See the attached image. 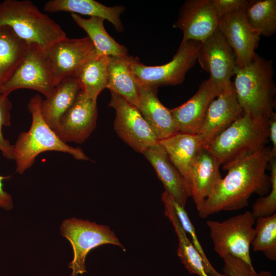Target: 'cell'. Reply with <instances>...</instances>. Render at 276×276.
<instances>
[{"instance_id":"cell-28","label":"cell","mask_w":276,"mask_h":276,"mask_svg":"<svg viewBox=\"0 0 276 276\" xmlns=\"http://www.w3.org/2000/svg\"><path fill=\"white\" fill-rule=\"evenodd\" d=\"M108 61V56L96 55L78 73L76 78L88 98L97 100L100 93L107 87Z\"/></svg>"},{"instance_id":"cell-25","label":"cell","mask_w":276,"mask_h":276,"mask_svg":"<svg viewBox=\"0 0 276 276\" xmlns=\"http://www.w3.org/2000/svg\"><path fill=\"white\" fill-rule=\"evenodd\" d=\"M162 201L165 207V215L172 224L178 239L177 254L187 270L191 274L199 276H209L205 269L201 257L188 237L170 202L167 193L162 194Z\"/></svg>"},{"instance_id":"cell-36","label":"cell","mask_w":276,"mask_h":276,"mask_svg":"<svg viewBox=\"0 0 276 276\" xmlns=\"http://www.w3.org/2000/svg\"><path fill=\"white\" fill-rule=\"evenodd\" d=\"M10 177L11 176L0 175V208L5 210L11 209L13 205L11 196L3 189V181Z\"/></svg>"},{"instance_id":"cell-30","label":"cell","mask_w":276,"mask_h":276,"mask_svg":"<svg viewBox=\"0 0 276 276\" xmlns=\"http://www.w3.org/2000/svg\"><path fill=\"white\" fill-rule=\"evenodd\" d=\"M255 236L251 245L254 251H262L269 259H276V213L256 219Z\"/></svg>"},{"instance_id":"cell-16","label":"cell","mask_w":276,"mask_h":276,"mask_svg":"<svg viewBox=\"0 0 276 276\" xmlns=\"http://www.w3.org/2000/svg\"><path fill=\"white\" fill-rule=\"evenodd\" d=\"M243 113L232 84L210 104L197 134L200 135L206 147L217 135Z\"/></svg>"},{"instance_id":"cell-17","label":"cell","mask_w":276,"mask_h":276,"mask_svg":"<svg viewBox=\"0 0 276 276\" xmlns=\"http://www.w3.org/2000/svg\"><path fill=\"white\" fill-rule=\"evenodd\" d=\"M223 91L209 78L187 101L170 109L179 132L197 134L211 102Z\"/></svg>"},{"instance_id":"cell-22","label":"cell","mask_w":276,"mask_h":276,"mask_svg":"<svg viewBox=\"0 0 276 276\" xmlns=\"http://www.w3.org/2000/svg\"><path fill=\"white\" fill-rule=\"evenodd\" d=\"M82 90L76 77L63 79L49 97L42 99L40 110L48 125L55 131L60 120L72 107Z\"/></svg>"},{"instance_id":"cell-29","label":"cell","mask_w":276,"mask_h":276,"mask_svg":"<svg viewBox=\"0 0 276 276\" xmlns=\"http://www.w3.org/2000/svg\"><path fill=\"white\" fill-rule=\"evenodd\" d=\"M246 18L260 36L270 37L276 32V1H249L245 8Z\"/></svg>"},{"instance_id":"cell-34","label":"cell","mask_w":276,"mask_h":276,"mask_svg":"<svg viewBox=\"0 0 276 276\" xmlns=\"http://www.w3.org/2000/svg\"><path fill=\"white\" fill-rule=\"evenodd\" d=\"M224 261L223 271L227 276H251L254 267L250 266L243 261L231 255L222 258Z\"/></svg>"},{"instance_id":"cell-31","label":"cell","mask_w":276,"mask_h":276,"mask_svg":"<svg viewBox=\"0 0 276 276\" xmlns=\"http://www.w3.org/2000/svg\"><path fill=\"white\" fill-rule=\"evenodd\" d=\"M168 198L173 206L180 224L186 232L191 237L193 245L201 257L205 271L209 276H227L218 272L211 265L196 235L195 228L191 222L185 208L179 205L168 193Z\"/></svg>"},{"instance_id":"cell-14","label":"cell","mask_w":276,"mask_h":276,"mask_svg":"<svg viewBox=\"0 0 276 276\" xmlns=\"http://www.w3.org/2000/svg\"><path fill=\"white\" fill-rule=\"evenodd\" d=\"M220 18L213 0H188L181 6L173 27L182 31L181 42H201L218 29Z\"/></svg>"},{"instance_id":"cell-37","label":"cell","mask_w":276,"mask_h":276,"mask_svg":"<svg viewBox=\"0 0 276 276\" xmlns=\"http://www.w3.org/2000/svg\"><path fill=\"white\" fill-rule=\"evenodd\" d=\"M268 139L271 142V156L276 158V113L274 112L269 119Z\"/></svg>"},{"instance_id":"cell-11","label":"cell","mask_w":276,"mask_h":276,"mask_svg":"<svg viewBox=\"0 0 276 276\" xmlns=\"http://www.w3.org/2000/svg\"><path fill=\"white\" fill-rule=\"evenodd\" d=\"M55 87L64 79L76 77L82 66L97 54L89 38L67 36L45 50Z\"/></svg>"},{"instance_id":"cell-1","label":"cell","mask_w":276,"mask_h":276,"mask_svg":"<svg viewBox=\"0 0 276 276\" xmlns=\"http://www.w3.org/2000/svg\"><path fill=\"white\" fill-rule=\"evenodd\" d=\"M270 152L271 147L265 146L229 166L225 177L198 211L199 217L205 218L220 211L240 210L248 205L252 194L267 195L271 188L270 176L266 173Z\"/></svg>"},{"instance_id":"cell-19","label":"cell","mask_w":276,"mask_h":276,"mask_svg":"<svg viewBox=\"0 0 276 276\" xmlns=\"http://www.w3.org/2000/svg\"><path fill=\"white\" fill-rule=\"evenodd\" d=\"M157 90V88L145 86L139 82L137 108L159 141L179 131L170 109L158 99Z\"/></svg>"},{"instance_id":"cell-8","label":"cell","mask_w":276,"mask_h":276,"mask_svg":"<svg viewBox=\"0 0 276 276\" xmlns=\"http://www.w3.org/2000/svg\"><path fill=\"white\" fill-rule=\"evenodd\" d=\"M200 43L194 40L181 42L172 60L160 65H146L132 56L131 71L141 83L149 87L180 84L197 61Z\"/></svg>"},{"instance_id":"cell-26","label":"cell","mask_w":276,"mask_h":276,"mask_svg":"<svg viewBox=\"0 0 276 276\" xmlns=\"http://www.w3.org/2000/svg\"><path fill=\"white\" fill-rule=\"evenodd\" d=\"M29 44L7 26H0V90L22 61Z\"/></svg>"},{"instance_id":"cell-18","label":"cell","mask_w":276,"mask_h":276,"mask_svg":"<svg viewBox=\"0 0 276 276\" xmlns=\"http://www.w3.org/2000/svg\"><path fill=\"white\" fill-rule=\"evenodd\" d=\"M151 164L166 192L181 206L185 208L191 189L172 164L167 153L158 142L142 153Z\"/></svg>"},{"instance_id":"cell-10","label":"cell","mask_w":276,"mask_h":276,"mask_svg":"<svg viewBox=\"0 0 276 276\" xmlns=\"http://www.w3.org/2000/svg\"><path fill=\"white\" fill-rule=\"evenodd\" d=\"M109 106L116 111L114 129L118 135L135 151L142 153L158 140L135 106L117 94L110 91Z\"/></svg>"},{"instance_id":"cell-33","label":"cell","mask_w":276,"mask_h":276,"mask_svg":"<svg viewBox=\"0 0 276 276\" xmlns=\"http://www.w3.org/2000/svg\"><path fill=\"white\" fill-rule=\"evenodd\" d=\"M12 107V103L8 97L0 95V151L9 159H13V145L4 136L3 127L11 125Z\"/></svg>"},{"instance_id":"cell-15","label":"cell","mask_w":276,"mask_h":276,"mask_svg":"<svg viewBox=\"0 0 276 276\" xmlns=\"http://www.w3.org/2000/svg\"><path fill=\"white\" fill-rule=\"evenodd\" d=\"M97 100L82 90L72 107L59 121L55 132L64 142L83 143L96 126Z\"/></svg>"},{"instance_id":"cell-32","label":"cell","mask_w":276,"mask_h":276,"mask_svg":"<svg viewBox=\"0 0 276 276\" xmlns=\"http://www.w3.org/2000/svg\"><path fill=\"white\" fill-rule=\"evenodd\" d=\"M268 166L270 171V190L266 196L257 199L252 205L251 213L256 219L276 213V158H270Z\"/></svg>"},{"instance_id":"cell-5","label":"cell","mask_w":276,"mask_h":276,"mask_svg":"<svg viewBox=\"0 0 276 276\" xmlns=\"http://www.w3.org/2000/svg\"><path fill=\"white\" fill-rule=\"evenodd\" d=\"M0 26L10 27L28 44L36 43L45 50L66 37L59 24L29 0L1 2Z\"/></svg>"},{"instance_id":"cell-23","label":"cell","mask_w":276,"mask_h":276,"mask_svg":"<svg viewBox=\"0 0 276 276\" xmlns=\"http://www.w3.org/2000/svg\"><path fill=\"white\" fill-rule=\"evenodd\" d=\"M43 9L48 12H70L102 18L111 22L117 31L124 30L120 16L125 8L122 6L108 7L94 0H50Z\"/></svg>"},{"instance_id":"cell-9","label":"cell","mask_w":276,"mask_h":276,"mask_svg":"<svg viewBox=\"0 0 276 276\" xmlns=\"http://www.w3.org/2000/svg\"><path fill=\"white\" fill-rule=\"evenodd\" d=\"M55 88L45 50L37 44L31 43L21 62L2 86L0 95L8 97L16 89L26 88L39 91L47 98L51 96Z\"/></svg>"},{"instance_id":"cell-13","label":"cell","mask_w":276,"mask_h":276,"mask_svg":"<svg viewBox=\"0 0 276 276\" xmlns=\"http://www.w3.org/2000/svg\"><path fill=\"white\" fill-rule=\"evenodd\" d=\"M218 30L233 50L237 66L245 67L254 60L261 36L249 24L245 8L221 16Z\"/></svg>"},{"instance_id":"cell-3","label":"cell","mask_w":276,"mask_h":276,"mask_svg":"<svg viewBox=\"0 0 276 276\" xmlns=\"http://www.w3.org/2000/svg\"><path fill=\"white\" fill-rule=\"evenodd\" d=\"M272 61L257 55L243 67L236 66L233 85L238 103L254 118H270L275 108L276 86Z\"/></svg>"},{"instance_id":"cell-38","label":"cell","mask_w":276,"mask_h":276,"mask_svg":"<svg viewBox=\"0 0 276 276\" xmlns=\"http://www.w3.org/2000/svg\"><path fill=\"white\" fill-rule=\"evenodd\" d=\"M251 276H274L270 271H262L259 273H257L255 269L251 271Z\"/></svg>"},{"instance_id":"cell-2","label":"cell","mask_w":276,"mask_h":276,"mask_svg":"<svg viewBox=\"0 0 276 276\" xmlns=\"http://www.w3.org/2000/svg\"><path fill=\"white\" fill-rule=\"evenodd\" d=\"M42 99L39 95L32 97L28 104L32 123L27 131L21 132L13 145V159L16 172L23 174L34 163L36 157L45 151L67 153L77 160L89 158L79 147H73L61 140L43 119L40 110Z\"/></svg>"},{"instance_id":"cell-35","label":"cell","mask_w":276,"mask_h":276,"mask_svg":"<svg viewBox=\"0 0 276 276\" xmlns=\"http://www.w3.org/2000/svg\"><path fill=\"white\" fill-rule=\"evenodd\" d=\"M213 2L220 17H221L226 14L245 8L249 1L213 0Z\"/></svg>"},{"instance_id":"cell-7","label":"cell","mask_w":276,"mask_h":276,"mask_svg":"<svg viewBox=\"0 0 276 276\" xmlns=\"http://www.w3.org/2000/svg\"><path fill=\"white\" fill-rule=\"evenodd\" d=\"M60 232L62 236L70 241L73 250L74 258L68 265V268L72 269L71 276L86 272V256L91 250L99 246L112 244L126 251L109 227L95 222L76 218L65 219L61 225Z\"/></svg>"},{"instance_id":"cell-4","label":"cell","mask_w":276,"mask_h":276,"mask_svg":"<svg viewBox=\"0 0 276 276\" xmlns=\"http://www.w3.org/2000/svg\"><path fill=\"white\" fill-rule=\"evenodd\" d=\"M269 118H254L243 113L205 148L227 170L235 162L266 146Z\"/></svg>"},{"instance_id":"cell-21","label":"cell","mask_w":276,"mask_h":276,"mask_svg":"<svg viewBox=\"0 0 276 276\" xmlns=\"http://www.w3.org/2000/svg\"><path fill=\"white\" fill-rule=\"evenodd\" d=\"M158 142L191 189V167L195 157L204 148L201 136L178 132Z\"/></svg>"},{"instance_id":"cell-20","label":"cell","mask_w":276,"mask_h":276,"mask_svg":"<svg viewBox=\"0 0 276 276\" xmlns=\"http://www.w3.org/2000/svg\"><path fill=\"white\" fill-rule=\"evenodd\" d=\"M220 164L203 148L195 157L191 170V196L198 212L203 207L222 177Z\"/></svg>"},{"instance_id":"cell-12","label":"cell","mask_w":276,"mask_h":276,"mask_svg":"<svg viewBox=\"0 0 276 276\" xmlns=\"http://www.w3.org/2000/svg\"><path fill=\"white\" fill-rule=\"evenodd\" d=\"M197 60L218 88L223 90L232 86L231 79L237 66L235 55L218 29L200 43Z\"/></svg>"},{"instance_id":"cell-24","label":"cell","mask_w":276,"mask_h":276,"mask_svg":"<svg viewBox=\"0 0 276 276\" xmlns=\"http://www.w3.org/2000/svg\"><path fill=\"white\" fill-rule=\"evenodd\" d=\"M132 56H108L106 88L137 107L139 81L130 67Z\"/></svg>"},{"instance_id":"cell-6","label":"cell","mask_w":276,"mask_h":276,"mask_svg":"<svg viewBox=\"0 0 276 276\" xmlns=\"http://www.w3.org/2000/svg\"><path fill=\"white\" fill-rule=\"evenodd\" d=\"M255 222L256 218L250 211L222 221H207L215 252L221 258L231 255L253 267L250 247L255 236Z\"/></svg>"},{"instance_id":"cell-27","label":"cell","mask_w":276,"mask_h":276,"mask_svg":"<svg viewBox=\"0 0 276 276\" xmlns=\"http://www.w3.org/2000/svg\"><path fill=\"white\" fill-rule=\"evenodd\" d=\"M71 17L75 23L86 32L97 55L105 56L127 55V48L117 42L107 32L104 26V19L97 17L84 18L74 13H72Z\"/></svg>"}]
</instances>
